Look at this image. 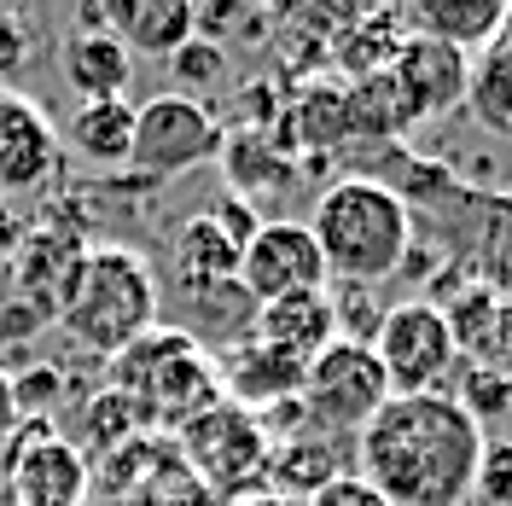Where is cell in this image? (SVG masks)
I'll return each mask as SVG.
<instances>
[{"label":"cell","mask_w":512,"mask_h":506,"mask_svg":"<svg viewBox=\"0 0 512 506\" xmlns=\"http://www.w3.org/2000/svg\"><path fill=\"white\" fill-rule=\"evenodd\" d=\"M483 425L454 396H390L355 437V477L390 506H466L483 472Z\"/></svg>","instance_id":"obj_1"},{"label":"cell","mask_w":512,"mask_h":506,"mask_svg":"<svg viewBox=\"0 0 512 506\" xmlns=\"http://www.w3.org/2000/svg\"><path fill=\"white\" fill-rule=\"evenodd\" d=\"M332 285H384L414 256V210L379 175H338L309 210Z\"/></svg>","instance_id":"obj_2"},{"label":"cell","mask_w":512,"mask_h":506,"mask_svg":"<svg viewBox=\"0 0 512 506\" xmlns=\"http://www.w3.org/2000/svg\"><path fill=\"white\" fill-rule=\"evenodd\" d=\"M158 309H163L158 274H152L146 256L128 251V245L82 251L59 291V326L82 349L105 355V361H117L128 344L158 332Z\"/></svg>","instance_id":"obj_3"},{"label":"cell","mask_w":512,"mask_h":506,"mask_svg":"<svg viewBox=\"0 0 512 506\" xmlns=\"http://www.w3.org/2000/svg\"><path fill=\"white\" fill-rule=\"evenodd\" d=\"M111 373H117L111 390H123L134 402V413L152 419V425H175L181 431V425H192L198 413H210L222 402L216 361L204 355V344H192L181 326H158L140 344H128L111 361Z\"/></svg>","instance_id":"obj_4"},{"label":"cell","mask_w":512,"mask_h":506,"mask_svg":"<svg viewBox=\"0 0 512 506\" xmlns=\"http://www.w3.org/2000/svg\"><path fill=\"white\" fill-rule=\"evenodd\" d=\"M222 140H227V128L204 99L158 94V99H146V105H134V152H128V169L146 175V181H175V175H192V169L222 158Z\"/></svg>","instance_id":"obj_5"},{"label":"cell","mask_w":512,"mask_h":506,"mask_svg":"<svg viewBox=\"0 0 512 506\" xmlns=\"http://www.w3.org/2000/svg\"><path fill=\"white\" fill-rule=\"evenodd\" d=\"M297 402L309 413V425L326 431V437H361L367 425H373V413L390 402V379H384L379 355L367 344H338L320 349L315 361H309V373H303V390H297Z\"/></svg>","instance_id":"obj_6"},{"label":"cell","mask_w":512,"mask_h":506,"mask_svg":"<svg viewBox=\"0 0 512 506\" xmlns=\"http://www.w3.org/2000/svg\"><path fill=\"white\" fill-rule=\"evenodd\" d=\"M373 355H379L384 379H390V396H443V384L460 367L454 326L431 297L396 303L384 315L379 338H373Z\"/></svg>","instance_id":"obj_7"},{"label":"cell","mask_w":512,"mask_h":506,"mask_svg":"<svg viewBox=\"0 0 512 506\" xmlns=\"http://www.w3.org/2000/svg\"><path fill=\"white\" fill-rule=\"evenodd\" d=\"M268 454L274 443L262 437V419L233 402H216L192 425H181V460L210 495H251L256 483H268Z\"/></svg>","instance_id":"obj_8"},{"label":"cell","mask_w":512,"mask_h":506,"mask_svg":"<svg viewBox=\"0 0 512 506\" xmlns=\"http://www.w3.org/2000/svg\"><path fill=\"white\" fill-rule=\"evenodd\" d=\"M239 285L251 291V303H280V297H303V291H326V256H320L309 222H262L256 239L239 256Z\"/></svg>","instance_id":"obj_9"},{"label":"cell","mask_w":512,"mask_h":506,"mask_svg":"<svg viewBox=\"0 0 512 506\" xmlns=\"http://www.w3.org/2000/svg\"><path fill=\"white\" fill-rule=\"evenodd\" d=\"M390 82L408 105V123H437L448 111L466 105V88H472V53L448 47V41H425V35H408L402 53L390 64Z\"/></svg>","instance_id":"obj_10"},{"label":"cell","mask_w":512,"mask_h":506,"mask_svg":"<svg viewBox=\"0 0 512 506\" xmlns=\"http://www.w3.org/2000/svg\"><path fill=\"white\" fill-rule=\"evenodd\" d=\"M64 163L59 128L35 105L30 94H6L0 88V198H24L41 192Z\"/></svg>","instance_id":"obj_11"},{"label":"cell","mask_w":512,"mask_h":506,"mask_svg":"<svg viewBox=\"0 0 512 506\" xmlns=\"http://www.w3.org/2000/svg\"><path fill=\"white\" fill-rule=\"evenodd\" d=\"M18 506H82L88 501V454L59 431H30L12 460Z\"/></svg>","instance_id":"obj_12"},{"label":"cell","mask_w":512,"mask_h":506,"mask_svg":"<svg viewBox=\"0 0 512 506\" xmlns=\"http://www.w3.org/2000/svg\"><path fill=\"white\" fill-rule=\"evenodd\" d=\"M216 373H222V402H233V408H245V413H268V408H280V402H297L309 361L245 338V344L227 349V361Z\"/></svg>","instance_id":"obj_13"},{"label":"cell","mask_w":512,"mask_h":506,"mask_svg":"<svg viewBox=\"0 0 512 506\" xmlns=\"http://www.w3.org/2000/svg\"><path fill=\"white\" fill-rule=\"evenodd\" d=\"M239 256L245 251L198 210V216H187V222L175 227V239H169V280H175V291H181L187 303H204V297H216L227 285H239Z\"/></svg>","instance_id":"obj_14"},{"label":"cell","mask_w":512,"mask_h":506,"mask_svg":"<svg viewBox=\"0 0 512 506\" xmlns=\"http://www.w3.org/2000/svg\"><path fill=\"white\" fill-rule=\"evenodd\" d=\"M350 466H355L350 437H326L315 425H303L297 437L274 443V454H268V483H274V495L309 506L320 489H332L338 477H350Z\"/></svg>","instance_id":"obj_15"},{"label":"cell","mask_w":512,"mask_h":506,"mask_svg":"<svg viewBox=\"0 0 512 506\" xmlns=\"http://www.w3.org/2000/svg\"><path fill=\"white\" fill-rule=\"evenodd\" d=\"M105 30L123 41L134 59H169L198 35V6L192 0H111Z\"/></svg>","instance_id":"obj_16"},{"label":"cell","mask_w":512,"mask_h":506,"mask_svg":"<svg viewBox=\"0 0 512 506\" xmlns=\"http://www.w3.org/2000/svg\"><path fill=\"white\" fill-rule=\"evenodd\" d=\"M59 76L70 82V94H82V105L123 99L134 82V53L111 30H70L59 47Z\"/></svg>","instance_id":"obj_17"},{"label":"cell","mask_w":512,"mask_h":506,"mask_svg":"<svg viewBox=\"0 0 512 506\" xmlns=\"http://www.w3.org/2000/svg\"><path fill=\"white\" fill-rule=\"evenodd\" d=\"M256 344H274L297 355V361H315L320 349L338 344V315H332V297L326 291H303V297H280V303H262L251 326Z\"/></svg>","instance_id":"obj_18"},{"label":"cell","mask_w":512,"mask_h":506,"mask_svg":"<svg viewBox=\"0 0 512 506\" xmlns=\"http://www.w3.org/2000/svg\"><path fill=\"white\" fill-rule=\"evenodd\" d=\"M501 12H507V0H414L402 12V24H408V35L448 41L460 53H472V47L489 53L495 30H501Z\"/></svg>","instance_id":"obj_19"},{"label":"cell","mask_w":512,"mask_h":506,"mask_svg":"<svg viewBox=\"0 0 512 506\" xmlns=\"http://www.w3.org/2000/svg\"><path fill=\"white\" fill-rule=\"evenodd\" d=\"M402 41H408V24H402V6H373V12H355L344 30L332 35V53L326 59L338 64L350 82L361 76H379L396 64L402 53Z\"/></svg>","instance_id":"obj_20"},{"label":"cell","mask_w":512,"mask_h":506,"mask_svg":"<svg viewBox=\"0 0 512 506\" xmlns=\"http://www.w3.org/2000/svg\"><path fill=\"white\" fill-rule=\"evenodd\" d=\"M222 175H227V192L233 198H262V192H286L291 175H297V158L280 152V140L274 134H256V128H239V134H227L222 140Z\"/></svg>","instance_id":"obj_21"},{"label":"cell","mask_w":512,"mask_h":506,"mask_svg":"<svg viewBox=\"0 0 512 506\" xmlns=\"http://www.w3.org/2000/svg\"><path fill=\"white\" fill-rule=\"evenodd\" d=\"M70 152L94 169H128L134 152V105L128 99H94V105H76V117L64 128Z\"/></svg>","instance_id":"obj_22"},{"label":"cell","mask_w":512,"mask_h":506,"mask_svg":"<svg viewBox=\"0 0 512 506\" xmlns=\"http://www.w3.org/2000/svg\"><path fill=\"white\" fill-rule=\"evenodd\" d=\"M344 111H350V140H390V134L414 128L408 123V105H402L396 82H390V70L344 82Z\"/></svg>","instance_id":"obj_23"},{"label":"cell","mask_w":512,"mask_h":506,"mask_svg":"<svg viewBox=\"0 0 512 506\" xmlns=\"http://www.w3.org/2000/svg\"><path fill=\"white\" fill-rule=\"evenodd\" d=\"M466 111L478 117L483 134L512 146V53L489 47L472 59V88H466Z\"/></svg>","instance_id":"obj_24"},{"label":"cell","mask_w":512,"mask_h":506,"mask_svg":"<svg viewBox=\"0 0 512 506\" xmlns=\"http://www.w3.org/2000/svg\"><path fill=\"white\" fill-rule=\"evenodd\" d=\"M169 82L181 88V94H210V88H222L227 82V41H204V35H192L187 47H175L169 53Z\"/></svg>","instance_id":"obj_25"},{"label":"cell","mask_w":512,"mask_h":506,"mask_svg":"<svg viewBox=\"0 0 512 506\" xmlns=\"http://www.w3.org/2000/svg\"><path fill=\"white\" fill-rule=\"evenodd\" d=\"M326 297H332V315H338V338L373 349L384 315H390L379 303V285H326Z\"/></svg>","instance_id":"obj_26"},{"label":"cell","mask_w":512,"mask_h":506,"mask_svg":"<svg viewBox=\"0 0 512 506\" xmlns=\"http://www.w3.org/2000/svg\"><path fill=\"white\" fill-rule=\"evenodd\" d=\"M454 379H460V396H454V402L472 413L478 425H483V419H507V413H512V379L501 373V367L472 361V367H466V373H454Z\"/></svg>","instance_id":"obj_27"},{"label":"cell","mask_w":512,"mask_h":506,"mask_svg":"<svg viewBox=\"0 0 512 506\" xmlns=\"http://www.w3.org/2000/svg\"><path fill=\"white\" fill-rule=\"evenodd\" d=\"M134 419H140V413H134V402H128L123 390H105V396H94V402H88V443L117 454V448H123V437L134 431Z\"/></svg>","instance_id":"obj_28"},{"label":"cell","mask_w":512,"mask_h":506,"mask_svg":"<svg viewBox=\"0 0 512 506\" xmlns=\"http://www.w3.org/2000/svg\"><path fill=\"white\" fill-rule=\"evenodd\" d=\"M204 216H210V222L222 227V233L233 239V245H239V251L251 245V239H256V227H262V216H256V204H245V198H233V192H222V198H210V210H204Z\"/></svg>","instance_id":"obj_29"},{"label":"cell","mask_w":512,"mask_h":506,"mask_svg":"<svg viewBox=\"0 0 512 506\" xmlns=\"http://www.w3.org/2000/svg\"><path fill=\"white\" fill-rule=\"evenodd\" d=\"M472 495H483L489 506H512V443L483 454V472H478V489Z\"/></svg>","instance_id":"obj_30"},{"label":"cell","mask_w":512,"mask_h":506,"mask_svg":"<svg viewBox=\"0 0 512 506\" xmlns=\"http://www.w3.org/2000/svg\"><path fill=\"white\" fill-rule=\"evenodd\" d=\"M30 24H24V18H18V12H6V6H0V82H6V76H18V70H24V64H30Z\"/></svg>","instance_id":"obj_31"},{"label":"cell","mask_w":512,"mask_h":506,"mask_svg":"<svg viewBox=\"0 0 512 506\" xmlns=\"http://www.w3.org/2000/svg\"><path fill=\"white\" fill-rule=\"evenodd\" d=\"M309 506H390V501H384V495L373 489V483H367V477H355V472H350V477H338L332 489H320Z\"/></svg>","instance_id":"obj_32"},{"label":"cell","mask_w":512,"mask_h":506,"mask_svg":"<svg viewBox=\"0 0 512 506\" xmlns=\"http://www.w3.org/2000/svg\"><path fill=\"white\" fill-rule=\"evenodd\" d=\"M18 419L24 413H18V396H12V373H0V443L18 431Z\"/></svg>","instance_id":"obj_33"},{"label":"cell","mask_w":512,"mask_h":506,"mask_svg":"<svg viewBox=\"0 0 512 506\" xmlns=\"http://www.w3.org/2000/svg\"><path fill=\"white\" fill-rule=\"evenodd\" d=\"M495 47H501V53H512V6L501 12V30H495Z\"/></svg>","instance_id":"obj_34"},{"label":"cell","mask_w":512,"mask_h":506,"mask_svg":"<svg viewBox=\"0 0 512 506\" xmlns=\"http://www.w3.org/2000/svg\"><path fill=\"white\" fill-rule=\"evenodd\" d=\"M239 506H303V501H286V495H262V501H239Z\"/></svg>","instance_id":"obj_35"}]
</instances>
